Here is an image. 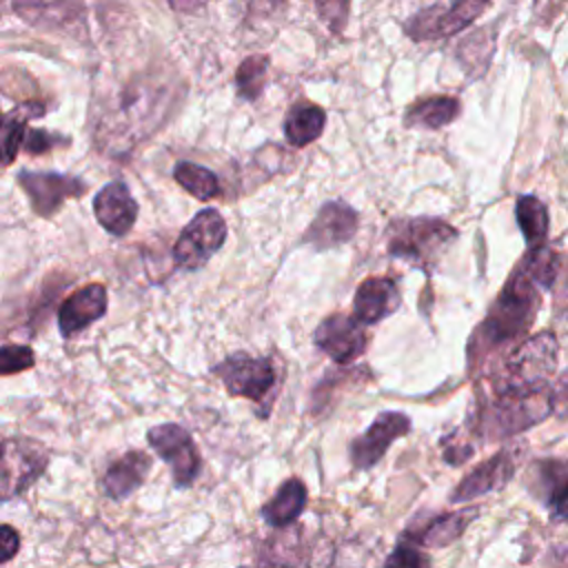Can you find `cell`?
Here are the masks:
<instances>
[{"mask_svg":"<svg viewBox=\"0 0 568 568\" xmlns=\"http://www.w3.org/2000/svg\"><path fill=\"white\" fill-rule=\"evenodd\" d=\"M539 291L537 282L519 264L477 328L470 344V357H479L521 337L539 311Z\"/></svg>","mask_w":568,"mask_h":568,"instance_id":"1","label":"cell"},{"mask_svg":"<svg viewBox=\"0 0 568 568\" xmlns=\"http://www.w3.org/2000/svg\"><path fill=\"white\" fill-rule=\"evenodd\" d=\"M552 406V386L524 390H497L493 402L481 410L477 433L484 439H504L544 422Z\"/></svg>","mask_w":568,"mask_h":568,"instance_id":"2","label":"cell"},{"mask_svg":"<svg viewBox=\"0 0 568 568\" xmlns=\"http://www.w3.org/2000/svg\"><path fill=\"white\" fill-rule=\"evenodd\" d=\"M457 240V231L439 217H402L388 226V255L428 268Z\"/></svg>","mask_w":568,"mask_h":568,"instance_id":"3","label":"cell"},{"mask_svg":"<svg viewBox=\"0 0 568 568\" xmlns=\"http://www.w3.org/2000/svg\"><path fill=\"white\" fill-rule=\"evenodd\" d=\"M557 353L559 344L550 331L528 337L506 357L504 368L495 379V393L546 386L557 368Z\"/></svg>","mask_w":568,"mask_h":568,"instance_id":"4","label":"cell"},{"mask_svg":"<svg viewBox=\"0 0 568 568\" xmlns=\"http://www.w3.org/2000/svg\"><path fill=\"white\" fill-rule=\"evenodd\" d=\"M213 375L220 377L226 393L233 397H246L260 408L266 406L273 395L277 373L268 357H253L246 353H233L213 366Z\"/></svg>","mask_w":568,"mask_h":568,"instance_id":"5","label":"cell"},{"mask_svg":"<svg viewBox=\"0 0 568 568\" xmlns=\"http://www.w3.org/2000/svg\"><path fill=\"white\" fill-rule=\"evenodd\" d=\"M226 222L215 209L200 211L173 244V260L184 271L202 268L224 244Z\"/></svg>","mask_w":568,"mask_h":568,"instance_id":"6","label":"cell"},{"mask_svg":"<svg viewBox=\"0 0 568 568\" xmlns=\"http://www.w3.org/2000/svg\"><path fill=\"white\" fill-rule=\"evenodd\" d=\"M488 9V2H435L417 13H413L406 22V33L422 42V40H439L450 38L466 29L475 18H479Z\"/></svg>","mask_w":568,"mask_h":568,"instance_id":"7","label":"cell"},{"mask_svg":"<svg viewBox=\"0 0 568 568\" xmlns=\"http://www.w3.org/2000/svg\"><path fill=\"white\" fill-rule=\"evenodd\" d=\"M149 446L169 464L175 488H189L202 468L193 437L180 424H158L146 433Z\"/></svg>","mask_w":568,"mask_h":568,"instance_id":"8","label":"cell"},{"mask_svg":"<svg viewBox=\"0 0 568 568\" xmlns=\"http://www.w3.org/2000/svg\"><path fill=\"white\" fill-rule=\"evenodd\" d=\"M49 455L40 442L7 437L2 442V499L22 495L47 468Z\"/></svg>","mask_w":568,"mask_h":568,"instance_id":"9","label":"cell"},{"mask_svg":"<svg viewBox=\"0 0 568 568\" xmlns=\"http://www.w3.org/2000/svg\"><path fill=\"white\" fill-rule=\"evenodd\" d=\"M18 184L29 197V204L36 215L49 217L69 197H80L87 191V184L80 178L51 173V171H20Z\"/></svg>","mask_w":568,"mask_h":568,"instance_id":"10","label":"cell"},{"mask_svg":"<svg viewBox=\"0 0 568 568\" xmlns=\"http://www.w3.org/2000/svg\"><path fill=\"white\" fill-rule=\"evenodd\" d=\"M160 104H162L160 87H146L144 82H140L138 87L124 89V95H122L120 104L115 106L113 115L109 118L111 122L118 124V129L109 135V140L111 142L115 140V135L120 133V126H124L122 140L144 138L146 135L144 126H149V131L158 126Z\"/></svg>","mask_w":568,"mask_h":568,"instance_id":"11","label":"cell"},{"mask_svg":"<svg viewBox=\"0 0 568 568\" xmlns=\"http://www.w3.org/2000/svg\"><path fill=\"white\" fill-rule=\"evenodd\" d=\"M406 433H410V419L404 413L397 410H384L379 413L373 424L351 442L348 446V455H351V464L357 470H366L371 466H375L384 453L388 450V446L404 437Z\"/></svg>","mask_w":568,"mask_h":568,"instance_id":"12","label":"cell"},{"mask_svg":"<svg viewBox=\"0 0 568 568\" xmlns=\"http://www.w3.org/2000/svg\"><path fill=\"white\" fill-rule=\"evenodd\" d=\"M366 344V326L348 313H333L315 328V346L337 364L355 362L364 353Z\"/></svg>","mask_w":568,"mask_h":568,"instance_id":"13","label":"cell"},{"mask_svg":"<svg viewBox=\"0 0 568 568\" xmlns=\"http://www.w3.org/2000/svg\"><path fill=\"white\" fill-rule=\"evenodd\" d=\"M517 462H519V450L517 448H501L490 459L475 466L455 486V490L450 493V501L462 504V501H470L475 497H481L486 493L504 488L513 479V475L517 470Z\"/></svg>","mask_w":568,"mask_h":568,"instance_id":"14","label":"cell"},{"mask_svg":"<svg viewBox=\"0 0 568 568\" xmlns=\"http://www.w3.org/2000/svg\"><path fill=\"white\" fill-rule=\"evenodd\" d=\"M357 222H359L357 211L346 202H339V200L326 202L308 224L306 233L302 235V242L320 251L339 246L355 235Z\"/></svg>","mask_w":568,"mask_h":568,"instance_id":"15","label":"cell"},{"mask_svg":"<svg viewBox=\"0 0 568 568\" xmlns=\"http://www.w3.org/2000/svg\"><path fill=\"white\" fill-rule=\"evenodd\" d=\"M106 313V288L98 282L75 288L58 308V328L62 337H73Z\"/></svg>","mask_w":568,"mask_h":568,"instance_id":"16","label":"cell"},{"mask_svg":"<svg viewBox=\"0 0 568 568\" xmlns=\"http://www.w3.org/2000/svg\"><path fill=\"white\" fill-rule=\"evenodd\" d=\"M93 213L98 224L115 237L126 235L138 220V202L129 186L120 180L104 184L93 197Z\"/></svg>","mask_w":568,"mask_h":568,"instance_id":"17","label":"cell"},{"mask_svg":"<svg viewBox=\"0 0 568 568\" xmlns=\"http://www.w3.org/2000/svg\"><path fill=\"white\" fill-rule=\"evenodd\" d=\"M399 288L393 277L386 275H375L366 277L353 297V315L357 317L359 324L371 326L388 317L399 308Z\"/></svg>","mask_w":568,"mask_h":568,"instance_id":"18","label":"cell"},{"mask_svg":"<svg viewBox=\"0 0 568 568\" xmlns=\"http://www.w3.org/2000/svg\"><path fill=\"white\" fill-rule=\"evenodd\" d=\"M151 470V457L144 450H129L120 459H115L104 477H102V490L111 499H124L135 488L142 486Z\"/></svg>","mask_w":568,"mask_h":568,"instance_id":"19","label":"cell"},{"mask_svg":"<svg viewBox=\"0 0 568 568\" xmlns=\"http://www.w3.org/2000/svg\"><path fill=\"white\" fill-rule=\"evenodd\" d=\"M306 499H308V493L304 481H300L297 477H291L277 488L271 501L264 504L262 517L266 519V524L275 528H286L302 515Z\"/></svg>","mask_w":568,"mask_h":568,"instance_id":"20","label":"cell"},{"mask_svg":"<svg viewBox=\"0 0 568 568\" xmlns=\"http://www.w3.org/2000/svg\"><path fill=\"white\" fill-rule=\"evenodd\" d=\"M326 124V111L313 102H295L284 118V135L293 146H306L315 142Z\"/></svg>","mask_w":568,"mask_h":568,"instance_id":"21","label":"cell"},{"mask_svg":"<svg viewBox=\"0 0 568 568\" xmlns=\"http://www.w3.org/2000/svg\"><path fill=\"white\" fill-rule=\"evenodd\" d=\"M475 517V510H455V513H444L439 517H433L426 526L415 528L408 535L410 541L426 546V548H442L453 544L468 526V521Z\"/></svg>","mask_w":568,"mask_h":568,"instance_id":"22","label":"cell"},{"mask_svg":"<svg viewBox=\"0 0 568 568\" xmlns=\"http://www.w3.org/2000/svg\"><path fill=\"white\" fill-rule=\"evenodd\" d=\"M459 100L453 95H428L415 100L406 113V126H422V129H442L450 124L459 115Z\"/></svg>","mask_w":568,"mask_h":568,"instance_id":"23","label":"cell"},{"mask_svg":"<svg viewBox=\"0 0 568 568\" xmlns=\"http://www.w3.org/2000/svg\"><path fill=\"white\" fill-rule=\"evenodd\" d=\"M515 217L524 233V240L530 251H537L544 246V240L548 235V211L541 200L535 195H521L515 204Z\"/></svg>","mask_w":568,"mask_h":568,"instance_id":"24","label":"cell"},{"mask_svg":"<svg viewBox=\"0 0 568 568\" xmlns=\"http://www.w3.org/2000/svg\"><path fill=\"white\" fill-rule=\"evenodd\" d=\"M42 104H20L4 113L2 118V162L9 166L20 146H24V138L29 133L27 122L36 115H42Z\"/></svg>","mask_w":568,"mask_h":568,"instance_id":"25","label":"cell"},{"mask_svg":"<svg viewBox=\"0 0 568 568\" xmlns=\"http://www.w3.org/2000/svg\"><path fill=\"white\" fill-rule=\"evenodd\" d=\"M539 484L552 519H568V464H541Z\"/></svg>","mask_w":568,"mask_h":568,"instance_id":"26","label":"cell"},{"mask_svg":"<svg viewBox=\"0 0 568 568\" xmlns=\"http://www.w3.org/2000/svg\"><path fill=\"white\" fill-rule=\"evenodd\" d=\"M173 178L186 193H191L197 200H211V197L220 195L217 175L211 169L202 166V164L180 160L173 166Z\"/></svg>","mask_w":568,"mask_h":568,"instance_id":"27","label":"cell"},{"mask_svg":"<svg viewBox=\"0 0 568 568\" xmlns=\"http://www.w3.org/2000/svg\"><path fill=\"white\" fill-rule=\"evenodd\" d=\"M266 75H268V58L262 53L248 55L240 62L237 71H235V89L237 95L242 100H257L264 91L266 84Z\"/></svg>","mask_w":568,"mask_h":568,"instance_id":"28","label":"cell"},{"mask_svg":"<svg viewBox=\"0 0 568 568\" xmlns=\"http://www.w3.org/2000/svg\"><path fill=\"white\" fill-rule=\"evenodd\" d=\"M302 559V552L297 550V541L293 537H273L266 544L264 561L275 568H293Z\"/></svg>","mask_w":568,"mask_h":568,"instance_id":"29","label":"cell"},{"mask_svg":"<svg viewBox=\"0 0 568 568\" xmlns=\"http://www.w3.org/2000/svg\"><path fill=\"white\" fill-rule=\"evenodd\" d=\"M36 364V355L27 344H4L0 351V373L13 375Z\"/></svg>","mask_w":568,"mask_h":568,"instance_id":"30","label":"cell"},{"mask_svg":"<svg viewBox=\"0 0 568 568\" xmlns=\"http://www.w3.org/2000/svg\"><path fill=\"white\" fill-rule=\"evenodd\" d=\"M384 568H430V561L413 544L399 541L384 561Z\"/></svg>","mask_w":568,"mask_h":568,"instance_id":"31","label":"cell"},{"mask_svg":"<svg viewBox=\"0 0 568 568\" xmlns=\"http://www.w3.org/2000/svg\"><path fill=\"white\" fill-rule=\"evenodd\" d=\"M55 140H67V138H60V135L49 133V131H44V129H29L22 149H24L29 155H40V153L53 149V146H55Z\"/></svg>","mask_w":568,"mask_h":568,"instance_id":"32","label":"cell"},{"mask_svg":"<svg viewBox=\"0 0 568 568\" xmlns=\"http://www.w3.org/2000/svg\"><path fill=\"white\" fill-rule=\"evenodd\" d=\"M552 406H555V413H559L561 417H568V371L561 373V377L552 386Z\"/></svg>","mask_w":568,"mask_h":568,"instance_id":"33","label":"cell"},{"mask_svg":"<svg viewBox=\"0 0 568 568\" xmlns=\"http://www.w3.org/2000/svg\"><path fill=\"white\" fill-rule=\"evenodd\" d=\"M470 455H473V446L466 442H453V444L446 442V446H444V459L453 466L464 464Z\"/></svg>","mask_w":568,"mask_h":568,"instance_id":"34","label":"cell"},{"mask_svg":"<svg viewBox=\"0 0 568 568\" xmlns=\"http://www.w3.org/2000/svg\"><path fill=\"white\" fill-rule=\"evenodd\" d=\"M0 537H2V561H9L16 555V550L20 548V537L9 524H2Z\"/></svg>","mask_w":568,"mask_h":568,"instance_id":"35","label":"cell"},{"mask_svg":"<svg viewBox=\"0 0 568 568\" xmlns=\"http://www.w3.org/2000/svg\"><path fill=\"white\" fill-rule=\"evenodd\" d=\"M240 568H253V566H240Z\"/></svg>","mask_w":568,"mask_h":568,"instance_id":"36","label":"cell"}]
</instances>
